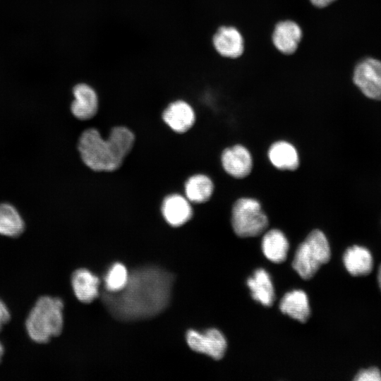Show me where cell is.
I'll use <instances>...</instances> for the list:
<instances>
[{
  "instance_id": "6da1fadb",
  "label": "cell",
  "mask_w": 381,
  "mask_h": 381,
  "mask_svg": "<svg viewBox=\"0 0 381 381\" xmlns=\"http://www.w3.org/2000/svg\"><path fill=\"white\" fill-rule=\"evenodd\" d=\"M174 277L170 272L154 266L143 267L129 274L120 291H104L102 301L115 318L132 321L154 317L168 306Z\"/></svg>"
},
{
  "instance_id": "7a4b0ae2",
  "label": "cell",
  "mask_w": 381,
  "mask_h": 381,
  "mask_svg": "<svg viewBox=\"0 0 381 381\" xmlns=\"http://www.w3.org/2000/svg\"><path fill=\"white\" fill-rule=\"evenodd\" d=\"M135 144V135L124 126L113 127L107 139L95 128L83 131L78 151L83 163L94 172H114L123 164Z\"/></svg>"
},
{
  "instance_id": "3957f363",
  "label": "cell",
  "mask_w": 381,
  "mask_h": 381,
  "mask_svg": "<svg viewBox=\"0 0 381 381\" xmlns=\"http://www.w3.org/2000/svg\"><path fill=\"white\" fill-rule=\"evenodd\" d=\"M63 301L59 298L42 296L30 311L25 327L30 339L45 344L59 336L63 329Z\"/></svg>"
},
{
  "instance_id": "277c9868",
  "label": "cell",
  "mask_w": 381,
  "mask_h": 381,
  "mask_svg": "<svg viewBox=\"0 0 381 381\" xmlns=\"http://www.w3.org/2000/svg\"><path fill=\"white\" fill-rule=\"evenodd\" d=\"M330 256V247L325 235L320 230H314L296 250L292 267L301 278L308 279L329 260Z\"/></svg>"
},
{
  "instance_id": "5b68a950",
  "label": "cell",
  "mask_w": 381,
  "mask_h": 381,
  "mask_svg": "<svg viewBox=\"0 0 381 381\" xmlns=\"http://www.w3.org/2000/svg\"><path fill=\"white\" fill-rule=\"evenodd\" d=\"M231 224L237 236L253 237L267 227L268 219L257 200L241 198L233 206Z\"/></svg>"
},
{
  "instance_id": "8992f818",
  "label": "cell",
  "mask_w": 381,
  "mask_h": 381,
  "mask_svg": "<svg viewBox=\"0 0 381 381\" xmlns=\"http://www.w3.org/2000/svg\"><path fill=\"white\" fill-rule=\"evenodd\" d=\"M353 81L367 97L381 99V61L366 58L355 67Z\"/></svg>"
},
{
  "instance_id": "52a82bcc",
  "label": "cell",
  "mask_w": 381,
  "mask_h": 381,
  "mask_svg": "<svg viewBox=\"0 0 381 381\" xmlns=\"http://www.w3.org/2000/svg\"><path fill=\"white\" fill-rule=\"evenodd\" d=\"M186 341L193 351L209 356L215 360L222 358L227 346L224 334L214 328L207 329L204 332L190 329L186 334Z\"/></svg>"
},
{
  "instance_id": "ba28073f",
  "label": "cell",
  "mask_w": 381,
  "mask_h": 381,
  "mask_svg": "<svg viewBox=\"0 0 381 381\" xmlns=\"http://www.w3.org/2000/svg\"><path fill=\"white\" fill-rule=\"evenodd\" d=\"M162 119L174 133H185L195 122V114L192 106L184 100L178 99L168 104L163 110Z\"/></svg>"
},
{
  "instance_id": "9c48e42d",
  "label": "cell",
  "mask_w": 381,
  "mask_h": 381,
  "mask_svg": "<svg viewBox=\"0 0 381 381\" xmlns=\"http://www.w3.org/2000/svg\"><path fill=\"white\" fill-rule=\"evenodd\" d=\"M74 99L71 104V111L78 120L87 121L94 118L99 108L96 91L86 83H78L73 89Z\"/></svg>"
},
{
  "instance_id": "30bf717a",
  "label": "cell",
  "mask_w": 381,
  "mask_h": 381,
  "mask_svg": "<svg viewBox=\"0 0 381 381\" xmlns=\"http://www.w3.org/2000/svg\"><path fill=\"white\" fill-rule=\"evenodd\" d=\"M190 202L179 193L167 195L161 205V212L166 222L173 227H179L188 222L193 217Z\"/></svg>"
},
{
  "instance_id": "8fae6325",
  "label": "cell",
  "mask_w": 381,
  "mask_h": 381,
  "mask_svg": "<svg viewBox=\"0 0 381 381\" xmlns=\"http://www.w3.org/2000/svg\"><path fill=\"white\" fill-rule=\"evenodd\" d=\"M217 52L223 57L236 59L244 51V40L240 31L233 26H222L212 37Z\"/></svg>"
},
{
  "instance_id": "7c38bea8",
  "label": "cell",
  "mask_w": 381,
  "mask_h": 381,
  "mask_svg": "<svg viewBox=\"0 0 381 381\" xmlns=\"http://www.w3.org/2000/svg\"><path fill=\"white\" fill-rule=\"evenodd\" d=\"M302 36L303 32L299 25L293 20H286L276 24L272 41L279 52L289 55L297 50Z\"/></svg>"
},
{
  "instance_id": "4fadbf2b",
  "label": "cell",
  "mask_w": 381,
  "mask_h": 381,
  "mask_svg": "<svg viewBox=\"0 0 381 381\" xmlns=\"http://www.w3.org/2000/svg\"><path fill=\"white\" fill-rule=\"evenodd\" d=\"M221 161L225 171L234 178L247 176L253 167L250 152L241 145L226 148L222 154Z\"/></svg>"
},
{
  "instance_id": "5bb4252c",
  "label": "cell",
  "mask_w": 381,
  "mask_h": 381,
  "mask_svg": "<svg viewBox=\"0 0 381 381\" xmlns=\"http://www.w3.org/2000/svg\"><path fill=\"white\" fill-rule=\"evenodd\" d=\"M71 284L76 298L83 303H91L99 296L100 280L88 270L79 269L75 271L72 275Z\"/></svg>"
},
{
  "instance_id": "9a60e30c",
  "label": "cell",
  "mask_w": 381,
  "mask_h": 381,
  "mask_svg": "<svg viewBox=\"0 0 381 381\" xmlns=\"http://www.w3.org/2000/svg\"><path fill=\"white\" fill-rule=\"evenodd\" d=\"M279 309L284 314L301 322H306L310 315L308 296L299 289L285 294L280 301Z\"/></svg>"
},
{
  "instance_id": "2e32d148",
  "label": "cell",
  "mask_w": 381,
  "mask_h": 381,
  "mask_svg": "<svg viewBox=\"0 0 381 381\" xmlns=\"http://www.w3.org/2000/svg\"><path fill=\"white\" fill-rule=\"evenodd\" d=\"M344 265L353 276L368 274L373 267V258L370 251L361 246L349 247L343 257Z\"/></svg>"
},
{
  "instance_id": "e0dca14e",
  "label": "cell",
  "mask_w": 381,
  "mask_h": 381,
  "mask_svg": "<svg viewBox=\"0 0 381 381\" xmlns=\"http://www.w3.org/2000/svg\"><path fill=\"white\" fill-rule=\"evenodd\" d=\"M254 300L265 306H271L274 300V290L268 272L264 269L256 270L247 280Z\"/></svg>"
},
{
  "instance_id": "ac0fdd59",
  "label": "cell",
  "mask_w": 381,
  "mask_h": 381,
  "mask_svg": "<svg viewBox=\"0 0 381 381\" xmlns=\"http://www.w3.org/2000/svg\"><path fill=\"white\" fill-rule=\"evenodd\" d=\"M268 158L276 168L281 170H294L299 164V157L295 147L280 140L274 143L268 150Z\"/></svg>"
},
{
  "instance_id": "d6986e66",
  "label": "cell",
  "mask_w": 381,
  "mask_h": 381,
  "mask_svg": "<svg viewBox=\"0 0 381 381\" xmlns=\"http://www.w3.org/2000/svg\"><path fill=\"white\" fill-rule=\"evenodd\" d=\"M261 246L263 254L271 262L280 263L286 260L289 245L280 230L274 229L265 233Z\"/></svg>"
},
{
  "instance_id": "ffe728a7",
  "label": "cell",
  "mask_w": 381,
  "mask_h": 381,
  "mask_svg": "<svg viewBox=\"0 0 381 381\" xmlns=\"http://www.w3.org/2000/svg\"><path fill=\"white\" fill-rule=\"evenodd\" d=\"M213 191L212 181L203 174L192 175L184 183L185 196L190 202H205L211 198Z\"/></svg>"
},
{
  "instance_id": "44dd1931",
  "label": "cell",
  "mask_w": 381,
  "mask_h": 381,
  "mask_svg": "<svg viewBox=\"0 0 381 381\" xmlns=\"http://www.w3.org/2000/svg\"><path fill=\"white\" fill-rule=\"evenodd\" d=\"M24 229L25 223L18 210L10 203H0V235L17 237Z\"/></svg>"
},
{
  "instance_id": "7402d4cb",
  "label": "cell",
  "mask_w": 381,
  "mask_h": 381,
  "mask_svg": "<svg viewBox=\"0 0 381 381\" xmlns=\"http://www.w3.org/2000/svg\"><path fill=\"white\" fill-rule=\"evenodd\" d=\"M128 277L127 269L123 264L120 262L113 264L104 278V291L110 293L120 291L126 285Z\"/></svg>"
},
{
  "instance_id": "603a6c76",
  "label": "cell",
  "mask_w": 381,
  "mask_h": 381,
  "mask_svg": "<svg viewBox=\"0 0 381 381\" xmlns=\"http://www.w3.org/2000/svg\"><path fill=\"white\" fill-rule=\"evenodd\" d=\"M356 381H381V372L375 367L360 370L356 375Z\"/></svg>"
},
{
  "instance_id": "cb8c5ba5",
  "label": "cell",
  "mask_w": 381,
  "mask_h": 381,
  "mask_svg": "<svg viewBox=\"0 0 381 381\" xmlns=\"http://www.w3.org/2000/svg\"><path fill=\"white\" fill-rule=\"evenodd\" d=\"M11 319L9 310L5 303L0 299V332L4 325Z\"/></svg>"
},
{
  "instance_id": "d4e9b609",
  "label": "cell",
  "mask_w": 381,
  "mask_h": 381,
  "mask_svg": "<svg viewBox=\"0 0 381 381\" xmlns=\"http://www.w3.org/2000/svg\"><path fill=\"white\" fill-rule=\"evenodd\" d=\"M312 5L317 8H325L332 4L336 0H309Z\"/></svg>"
},
{
  "instance_id": "484cf974",
  "label": "cell",
  "mask_w": 381,
  "mask_h": 381,
  "mask_svg": "<svg viewBox=\"0 0 381 381\" xmlns=\"http://www.w3.org/2000/svg\"><path fill=\"white\" fill-rule=\"evenodd\" d=\"M377 280H378V284H379L380 289L381 290V265H380V266L379 267V270H378Z\"/></svg>"
},
{
  "instance_id": "4316f807",
  "label": "cell",
  "mask_w": 381,
  "mask_h": 381,
  "mask_svg": "<svg viewBox=\"0 0 381 381\" xmlns=\"http://www.w3.org/2000/svg\"><path fill=\"white\" fill-rule=\"evenodd\" d=\"M4 346L1 344V343L0 342V362H1V358H2V356L4 354Z\"/></svg>"
}]
</instances>
